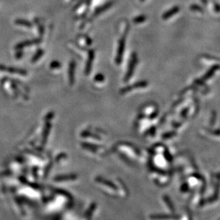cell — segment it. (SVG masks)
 <instances>
[{
    "label": "cell",
    "instance_id": "cell-10",
    "mask_svg": "<svg viewBox=\"0 0 220 220\" xmlns=\"http://www.w3.org/2000/svg\"><path fill=\"white\" fill-rule=\"evenodd\" d=\"M104 80L103 76H102V74H98L96 77H95V80H96L97 82H103Z\"/></svg>",
    "mask_w": 220,
    "mask_h": 220
},
{
    "label": "cell",
    "instance_id": "cell-7",
    "mask_svg": "<svg viewBox=\"0 0 220 220\" xmlns=\"http://www.w3.org/2000/svg\"><path fill=\"white\" fill-rule=\"evenodd\" d=\"M17 23V25H22V26H25V27H31V25H29V22L24 21V20H17V22H16Z\"/></svg>",
    "mask_w": 220,
    "mask_h": 220
},
{
    "label": "cell",
    "instance_id": "cell-1",
    "mask_svg": "<svg viewBox=\"0 0 220 220\" xmlns=\"http://www.w3.org/2000/svg\"><path fill=\"white\" fill-rule=\"evenodd\" d=\"M137 64V55L136 54H133L132 55V57H131V60L130 62V65H129L128 72H127L126 78H125V81L127 82L129 79H130L133 75V71H134L135 66H136Z\"/></svg>",
    "mask_w": 220,
    "mask_h": 220
},
{
    "label": "cell",
    "instance_id": "cell-8",
    "mask_svg": "<svg viewBox=\"0 0 220 220\" xmlns=\"http://www.w3.org/2000/svg\"><path fill=\"white\" fill-rule=\"evenodd\" d=\"M51 67L52 69L60 68L61 67V64H59V62H53L51 64Z\"/></svg>",
    "mask_w": 220,
    "mask_h": 220
},
{
    "label": "cell",
    "instance_id": "cell-6",
    "mask_svg": "<svg viewBox=\"0 0 220 220\" xmlns=\"http://www.w3.org/2000/svg\"><path fill=\"white\" fill-rule=\"evenodd\" d=\"M74 66H75V63H74V62H73L70 64L69 67V82L71 84H74Z\"/></svg>",
    "mask_w": 220,
    "mask_h": 220
},
{
    "label": "cell",
    "instance_id": "cell-3",
    "mask_svg": "<svg viewBox=\"0 0 220 220\" xmlns=\"http://www.w3.org/2000/svg\"><path fill=\"white\" fill-rule=\"evenodd\" d=\"M147 85H148V82H138V83H136V84H134L132 86L123 89V90H121V92H122V93H126V92H128V91L132 90H133V89L145 87V86H146Z\"/></svg>",
    "mask_w": 220,
    "mask_h": 220
},
{
    "label": "cell",
    "instance_id": "cell-4",
    "mask_svg": "<svg viewBox=\"0 0 220 220\" xmlns=\"http://www.w3.org/2000/svg\"><path fill=\"white\" fill-rule=\"evenodd\" d=\"M0 71H8L11 73H15V74H19L23 75V74H26V72L23 71V70L18 69H14V68H6L5 66L2 65H0Z\"/></svg>",
    "mask_w": 220,
    "mask_h": 220
},
{
    "label": "cell",
    "instance_id": "cell-9",
    "mask_svg": "<svg viewBox=\"0 0 220 220\" xmlns=\"http://www.w3.org/2000/svg\"><path fill=\"white\" fill-rule=\"evenodd\" d=\"M39 52V53L36 54V55L35 56H34L33 59H32V61L36 62V60H37L38 59H39L40 56H41L42 55V54H43V52H42V51H40V52Z\"/></svg>",
    "mask_w": 220,
    "mask_h": 220
},
{
    "label": "cell",
    "instance_id": "cell-5",
    "mask_svg": "<svg viewBox=\"0 0 220 220\" xmlns=\"http://www.w3.org/2000/svg\"><path fill=\"white\" fill-rule=\"evenodd\" d=\"M94 52L93 50L90 52L89 54V57H88V60L87 62V64H86V74H88L90 72V69H91V65H92V62L94 60Z\"/></svg>",
    "mask_w": 220,
    "mask_h": 220
},
{
    "label": "cell",
    "instance_id": "cell-2",
    "mask_svg": "<svg viewBox=\"0 0 220 220\" xmlns=\"http://www.w3.org/2000/svg\"><path fill=\"white\" fill-rule=\"evenodd\" d=\"M125 44H126V37H123L120 39V42H119L118 49V54L116 56V62L117 64H120L122 59L123 54V51L125 49Z\"/></svg>",
    "mask_w": 220,
    "mask_h": 220
}]
</instances>
